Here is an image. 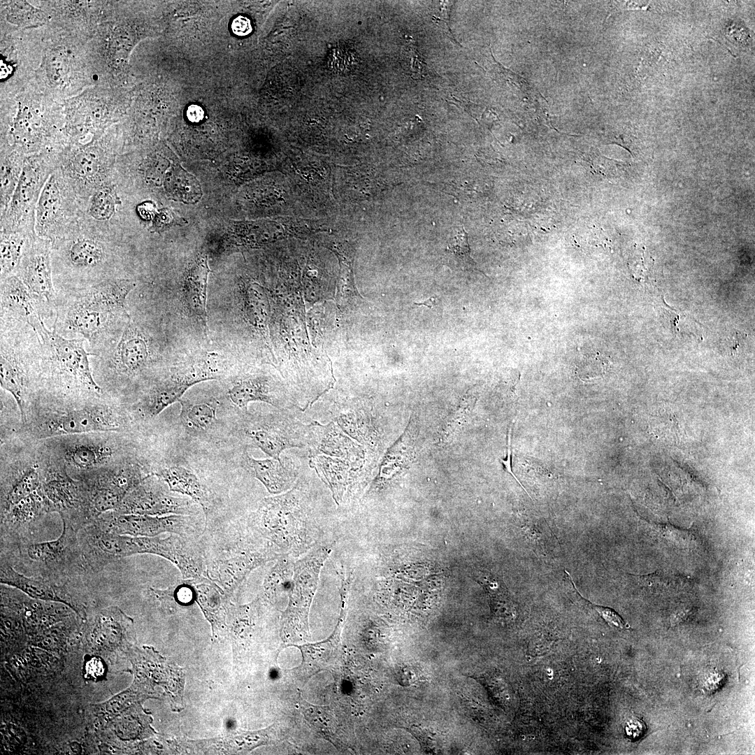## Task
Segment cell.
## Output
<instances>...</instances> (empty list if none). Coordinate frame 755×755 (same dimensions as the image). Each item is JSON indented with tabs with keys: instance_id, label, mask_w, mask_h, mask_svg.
I'll return each mask as SVG.
<instances>
[{
	"instance_id": "44dd1931",
	"label": "cell",
	"mask_w": 755,
	"mask_h": 755,
	"mask_svg": "<svg viewBox=\"0 0 755 755\" xmlns=\"http://www.w3.org/2000/svg\"><path fill=\"white\" fill-rule=\"evenodd\" d=\"M78 538L87 567L95 572L124 557L122 535L107 531L94 521L78 531Z\"/></svg>"
},
{
	"instance_id": "bcb514c9",
	"label": "cell",
	"mask_w": 755,
	"mask_h": 755,
	"mask_svg": "<svg viewBox=\"0 0 755 755\" xmlns=\"http://www.w3.org/2000/svg\"><path fill=\"white\" fill-rule=\"evenodd\" d=\"M187 116L192 122H199L203 120L204 112L198 105H191L187 110Z\"/></svg>"
},
{
	"instance_id": "f6af8a7d",
	"label": "cell",
	"mask_w": 755,
	"mask_h": 755,
	"mask_svg": "<svg viewBox=\"0 0 755 755\" xmlns=\"http://www.w3.org/2000/svg\"><path fill=\"white\" fill-rule=\"evenodd\" d=\"M745 340V335L741 333L735 332L731 337L727 340V347L731 352H735L741 347Z\"/></svg>"
},
{
	"instance_id": "5b68a950",
	"label": "cell",
	"mask_w": 755,
	"mask_h": 755,
	"mask_svg": "<svg viewBox=\"0 0 755 755\" xmlns=\"http://www.w3.org/2000/svg\"><path fill=\"white\" fill-rule=\"evenodd\" d=\"M82 204L75 191L57 168L46 181L35 213V233L53 243L79 224Z\"/></svg>"
},
{
	"instance_id": "60d3db41",
	"label": "cell",
	"mask_w": 755,
	"mask_h": 755,
	"mask_svg": "<svg viewBox=\"0 0 755 755\" xmlns=\"http://www.w3.org/2000/svg\"><path fill=\"white\" fill-rule=\"evenodd\" d=\"M408 73L413 79H420L425 75L426 64L412 44L405 49Z\"/></svg>"
},
{
	"instance_id": "484cf974",
	"label": "cell",
	"mask_w": 755,
	"mask_h": 755,
	"mask_svg": "<svg viewBox=\"0 0 755 755\" xmlns=\"http://www.w3.org/2000/svg\"><path fill=\"white\" fill-rule=\"evenodd\" d=\"M210 270L206 254H198L187 268L182 285V296L189 311L207 331L206 297Z\"/></svg>"
},
{
	"instance_id": "5bb4252c",
	"label": "cell",
	"mask_w": 755,
	"mask_h": 755,
	"mask_svg": "<svg viewBox=\"0 0 755 755\" xmlns=\"http://www.w3.org/2000/svg\"><path fill=\"white\" fill-rule=\"evenodd\" d=\"M228 396L231 403L244 412H247L249 403L254 401L277 408L299 410L289 389L271 375L263 373L238 379L229 389Z\"/></svg>"
},
{
	"instance_id": "ffe728a7",
	"label": "cell",
	"mask_w": 755,
	"mask_h": 755,
	"mask_svg": "<svg viewBox=\"0 0 755 755\" xmlns=\"http://www.w3.org/2000/svg\"><path fill=\"white\" fill-rule=\"evenodd\" d=\"M49 511L50 504L39 489L20 501L1 514V544L17 547L25 542V536L31 533L37 522Z\"/></svg>"
},
{
	"instance_id": "d6986e66",
	"label": "cell",
	"mask_w": 755,
	"mask_h": 755,
	"mask_svg": "<svg viewBox=\"0 0 755 755\" xmlns=\"http://www.w3.org/2000/svg\"><path fill=\"white\" fill-rule=\"evenodd\" d=\"M0 571L1 584L17 589L33 598L64 603L78 616L84 614L82 606L70 589L69 584L73 583L58 584L38 577H28L3 561Z\"/></svg>"
},
{
	"instance_id": "f546056e",
	"label": "cell",
	"mask_w": 755,
	"mask_h": 755,
	"mask_svg": "<svg viewBox=\"0 0 755 755\" xmlns=\"http://www.w3.org/2000/svg\"><path fill=\"white\" fill-rule=\"evenodd\" d=\"M194 383L182 372L161 382L148 396L144 411L147 416L153 417L165 408L178 401L185 392Z\"/></svg>"
},
{
	"instance_id": "277c9868",
	"label": "cell",
	"mask_w": 755,
	"mask_h": 755,
	"mask_svg": "<svg viewBox=\"0 0 755 755\" xmlns=\"http://www.w3.org/2000/svg\"><path fill=\"white\" fill-rule=\"evenodd\" d=\"M62 523V533L56 540L25 542L16 547L20 560L36 572V577L58 584L71 582V577L87 567L80 547L78 531L66 522Z\"/></svg>"
},
{
	"instance_id": "836d02e7",
	"label": "cell",
	"mask_w": 755,
	"mask_h": 755,
	"mask_svg": "<svg viewBox=\"0 0 755 755\" xmlns=\"http://www.w3.org/2000/svg\"><path fill=\"white\" fill-rule=\"evenodd\" d=\"M266 575L263 582V593L269 600L289 595L292 587L294 558L282 555Z\"/></svg>"
},
{
	"instance_id": "f907efd6",
	"label": "cell",
	"mask_w": 755,
	"mask_h": 755,
	"mask_svg": "<svg viewBox=\"0 0 755 755\" xmlns=\"http://www.w3.org/2000/svg\"><path fill=\"white\" fill-rule=\"evenodd\" d=\"M437 303H438V298L436 297V296H433V297H431L429 299H427L426 301H422L421 303H415V305H426V306L431 308H433V306H435Z\"/></svg>"
},
{
	"instance_id": "7dc6e473",
	"label": "cell",
	"mask_w": 755,
	"mask_h": 755,
	"mask_svg": "<svg viewBox=\"0 0 755 755\" xmlns=\"http://www.w3.org/2000/svg\"><path fill=\"white\" fill-rule=\"evenodd\" d=\"M645 729V726L641 720L633 719L628 724V733L631 736L638 737Z\"/></svg>"
},
{
	"instance_id": "e575fe53",
	"label": "cell",
	"mask_w": 755,
	"mask_h": 755,
	"mask_svg": "<svg viewBox=\"0 0 755 755\" xmlns=\"http://www.w3.org/2000/svg\"><path fill=\"white\" fill-rule=\"evenodd\" d=\"M24 156L15 151H3L1 156L0 212L3 215L13 197L22 172Z\"/></svg>"
},
{
	"instance_id": "ab89813d",
	"label": "cell",
	"mask_w": 755,
	"mask_h": 755,
	"mask_svg": "<svg viewBox=\"0 0 755 755\" xmlns=\"http://www.w3.org/2000/svg\"><path fill=\"white\" fill-rule=\"evenodd\" d=\"M493 59L494 63L491 65V70L489 71L493 78L499 82H504L521 91L525 92L530 89L528 83L521 76L505 69L496 62L494 58Z\"/></svg>"
},
{
	"instance_id": "ee69618b",
	"label": "cell",
	"mask_w": 755,
	"mask_h": 755,
	"mask_svg": "<svg viewBox=\"0 0 755 755\" xmlns=\"http://www.w3.org/2000/svg\"><path fill=\"white\" fill-rule=\"evenodd\" d=\"M49 67L53 76L57 77L58 74L65 70V62L59 55H52L50 58Z\"/></svg>"
},
{
	"instance_id": "74e56055",
	"label": "cell",
	"mask_w": 755,
	"mask_h": 755,
	"mask_svg": "<svg viewBox=\"0 0 755 755\" xmlns=\"http://www.w3.org/2000/svg\"><path fill=\"white\" fill-rule=\"evenodd\" d=\"M447 252L459 266L464 268L474 267L475 263L470 254L468 235L463 226L454 230L450 239Z\"/></svg>"
},
{
	"instance_id": "8d00e7d4",
	"label": "cell",
	"mask_w": 755,
	"mask_h": 755,
	"mask_svg": "<svg viewBox=\"0 0 755 755\" xmlns=\"http://www.w3.org/2000/svg\"><path fill=\"white\" fill-rule=\"evenodd\" d=\"M110 452L102 447L90 445H76L71 447L66 453L70 463L74 466L86 468L92 467L105 458L108 457Z\"/></svg>"
},
{
	"instance_id": "7402d4cb",
	"label": "cell",
	"mask_w": 755,
	"mask_h": 755,
	"mask_svg": "<svg viewBox=\"0 0 755 755\" xmlns=\"http://www.w3.org/2000/svg\"><path fill=\"white\" fill-rule=\"evenodd\" d=\"M36 296L16 275L1 280V308L15 318L27 322L41 342L47 329L36 308Z\"/></svg>"
},
{
	"instance_id": "8fae6325",
	"label": "cell",
	"mask_w": 755,
	"mask_h": 755,
	"mask_svg": "<svg viewBox=\"0 0 755 755\" xmlns=\"http://www.w3.org/2000/svg\"><path fill=\"white\" fill-rule=\"evenodd\" d=\"M94 522L107 531L135 537H154L166 532L189 537L199 529L193 515L152 516L110 512L99 516Z\"/></svg>"
},
{
	"instance_id": "2e32d148",
	"label": "cell",
	"mask_w": 755,
	"mask_h": 755,
	"mask_svg": "<svg viewBox=\"0 0 755 755\" xmlns=\"http://www.w3.org/2000/svg\"><path fill=\"white\" fill-rule=\"evenodd\" d=\"M280 556L268 548L244 549L233 556L215 561L206 566V575L231 596L254 570Z\"/></svg>"
},
{
	"instance_id": "7c38bea8",
	"label": "cell",
	"mask_w": 755,
	"mask_h": 755,
	"mask_svg": "<svg viewBox=\"0 0 755 755\" xmlns=\"http://www.w3.org/2000/svg\"><path fill=\"white\" fill-rule=\"evenodd\" d=\"M159 484L137 485L131 490L115 509L120 514L152 516L169 515H194L196 504L189 497L175 496Z\"/></svg>"
},
{
	"instance_id": "30bf717a",
	"label": "cell",
	"mask_w": 755,
	"mask_h": 755,
	"mask_svg": "<svg viewBox=\"0 0 755 755\" xmlns=\"http://www.w3.org/2000/svg\"><path fill=\"white\" fill-rule=\"evenodd\" d=\"M124 557L137 554H151L173 563L183 579L202 576L205 562L199 547L189 537L171 533L168 537H143L123 535Z\"/></svg>"
},
{
	"instance_id": "c3c4849f",
	"label": "cell",
	"mask_w": 755,
	"mask_h": 755,
	"mask_svg": "<svg viewBox=\"0 0 755 755\" xmlns=\"http://www.w3.org/2000/svg\"><path fill=\"white\" fill-rule=\"evenodd\" d=\"M87 670L88 675L94 677H99L102 675L103 664L99 659H93L88 662Z\"/></svg>"
},
{
	"instance_id": "52a82bcc",
	"label": "cell",
	"mask_w": 755,
	"mask_h": 755,
	"mask_svg": "<svg viewBox=\"0 0 755 755\" xmlns=\"http://www.w3.org/2000/svg\"><path fill=\"white\" fill-rule=\"evenodd\" d=\"M299 410L280 408L271 416L250 418L243 429L245 437L271 458L281 461L280 454L291 447L308 448L310 424L296 414Z\"/></svg>"
},
{
	"instance_id": "6da1fadb",
	"label": "cell",
	"mask_w": 755,
	"mask_h": 755,
	"mask_svg": "<svg viewBox=\"0 0 755 755\" xmlns=\"http://www.w3.org/2000/svg\"><path fill=\"white\" fill-rule=\"evenodd\" d=\"M248 526L264 547L280 555L296 558L317 546L312 499L301 477L288 491L263 498L250 515Z\"/></svg>"
},
{
	"instance_id": "7a4b0ae2",
	"label": "cell",
	"mask_w": 755,
	"mask_h": 755,
	"mask_svg": "<svg viewBox=\"0 0 755 755\" xmlns=\"http://www.w3.org/2000/svg\"><path fill=\"white\" fill-rule=\"evenodd\" d=\"M135 286L132 280L115 279L90 287L68 307L64 321L66 329L92 343L97 342L120 319L129 318L126 300Z\"/></svg>"
},
{
	"instance_id": "4316f807",
	"label": "cell",
	"mask_w": 755,
	"mask_h": 755,
	"mask_svg": "<svg viewBox=\"0 0 755 755\" xmlns=\"http://www.w3.org/2000/svg\"><path fill=\"white\" fill-rule=\"evenodd\" d=\"M245 461L247 468L272 494L288 491L299 478V468L292 460L285 463L273 458L256 459L246 454Z\"/></svg>"
},
{
	"instance_id": "d590c367",
	"label": "cell",
	"mask_w": 755,
	"mask_h": 755,
	"mask_svg": "<svg viewBox=\"0 0 755 755\" xmlns=\"http://www.w3.org/2000/svg\"><path fill=\"white\" fill-rule=\"evenodd\" d=\"M39 485V475L34 469L27 470L15 477L2 494L1 514L38 490Z\"/></svg>"
},
{
	"instance_id": "ac0fdd59",
	"label": "cell",
	"mask_w": 755,
	"mask_h": 755,
	"mask_svg": "<svg viewBox=\"0 0 755 755\" xmlns=\"http://www.w3.org/2000/svg\"><path fill=\"white\" fill-rule=\"evenodd\" d=\"M310 440L308 447L311 457L324 454L347 461L359 472L362 466L364 452L362 447L354 442L333 422L321 424L312 420L310 423Z\"/></svg>"
},
{
	"instance_id": "9c48e42d",
	"label": "cell",
	"mask_w": 755,
	"mask_h": 755,
	"mask_svg": "<svg viewBox=\"0 0 755 755\" xmlns=\"http://www.w3.org/2000/svg\"><path fill=\"white\" fill-rule=\"evenodd\" d=\"M332 551L331 544L317 545L294 563L289 603L284 628L299 631L307 621L310 602L319 584L321 570Z\"/></svg>"
},
{
	"instance_id": "cb8c5ba5",
	"label": "cell",
	"mask_w": 755,
	"mask_h": 755,
	"mask_svg": "<svg viewBox=\"0 0 755 755\" xmlns=\"http://www.w3.org/2000/svg\"><path fill=\"white\" fill-rule=\"evenodd\" d=\"M192 587L194 598L217 636L226 635L231 601L229 596L213 581L203 576L185 579Z\"/></svg>"
},
{
	"instance_id": "816d5d0a",
	"label": "cell",
	"mask_w": 755,
	"mask_h": 755,
	"mask_svg": "<svg viewBox=\"0 0 755 755\" xmlns=\"http://www.w3.org/2000/svg\"><path fill=\"white\" fill-rule=\"evenodd\" d=\"M185 373V372H184ZM186 374V373H185ZM187 375V374H186ZM188 376V375H187ZM189 377V376H188ZM191 379V378H190ZM192 380V379H191ZM193 381V380H192ZM194 382V381H193ZM195 383V382H194Z\"/></svg>"
},
{
	"instance_id": "83f0119b",
	"label": "cell",
	"mask_w": 755,
	"mask_h": 755,
	"mask_svg": "<svg viewBox=\"0 0 755 755\" xmlns=\"http://www.w3.org/2000/svg\"><path fill=\"white\" fill-rule=\"evenodd\" d=\"M149 357L148 343L143 332L129 324L115 350V361L118 369L134 373L143 368Z\"/></svg>"
},
{
	"instance_id": "e0dca14e",
	"label": "cell",
	"mask_w": 755,
	"mask_h": 755,
	"mask_svg": "<svg viewBox=\"0 0 755 755\" xmlns=\"http://www.w3.org/2000/svg\"><path fill=\"white\" fill-rule=\"evenodd\" d=\"M123 201L113 180L94 191L82 209L80 224L94 231L117 238Z\"/></svg>"
},
{
	"instance_id": "603a6c76",
	"label": "cell",
	"mask_w": 755,
	"mask_h": 755,
	"mask_svg": "<svg viewBox=\"0 0 755 755\" xmlns=\"http://www.w3.org/2000/svg\"><path fill=\"white\" fill-rule=\"evenodd\" d=\"M309 466L328 487L336 503L345 504L354 490L359 476L347 461L324 454L310 457Z\"/></svg>"
},
{
	"instance_id": "9a60e30c",
	"label": "cell",
	"mask_w": 755,
	"mask_h": 755,
	"mask_svg": "<svg viewBox=\"0 0 755 755\" xmlns=\"http://www.w3.org/2000/svg\"><path fill=\"white\" fill-rule=\"evenodd\" d=\"M51 252V242L34 235L14 273L34 294L49 302L55 299Z\"/></svg>"
},
{
	"instance_id": "d4e9b609",
	"label": "cell",
	"mask_w": 755,
	"mask_h": 755,
	"mask_svg": "<svg viewBox=\"0 0 755 755\" xmlns=\"http://www.w3.org/2000/svg\"><path fill=\"white\" fill-rule=\"evenodd\" d=\"M118 424L99 408L71 410L47 424L46 436L115 431Z\"/></svg>"
},
{
	"instance_id": "4dcf8cb0",
	"label": "cell",
	"mask_w": 755,
	"mask_h": 755,
	"mask_svg": "<svg viewBox=\"0 0 755 755\" xmlns=\"http://www.w3.org/2000/svg\"><path fill=\"white\" fill-rule=\"evenodd\" d=\"M180 417L189 430L196 432L210 429L217 419L219 402L215 398L191 401L180 398Z\"/></svg>"
},
{
	"instance_id": "3957f363",
	"label": "cell",
	"mask_w": 755,
	"mask_h": 755,
	"mask_svg": "<svg viewBox=\"0 0 755 755\" xmlns=\"http://www.w3.org/2000/svg\"><path fill=\"white\" fill-rule=\"evenodd\" d=\"M117 238L82 224L52 243V266L68 275H106L113 269Z\"/></svg>"
},
{
	"instance_id": "1f68e13d",
	"label": "cell",
	"mask_w": 755,
	"mask_h": 755,
	"mask_svg": "<svg viewBox=\"0 0 755 755\" xmlns=\"http://www.w3.org/2000/svg\"><path fill=\"white\" fill-rule=\"evenodd\" d=\"M0 383L1 388L10 392L14 397L20 412L21 419L24 421V378L15 355L11 350L6 348L2 343H1Z\"/></svg>"
},
{
	"instance_id": "f35d334b",
	"label": "cell",
	"mask_w": 755,
	"mask_h": 755,
	"mask_svg": "<svg viewBox=\"0 0 755 755\" xmlns=\"http://www.w3.org/2000/svg\"><path fill=\"white\" fill-rule=\"evenodd\" d=\"M608 362L601 356H589L584 359L577 368L579 378L584 381L599 379L607 373Z\"/></svg>"
},
{
	"instance_id": "681fc988",
	"label": "cell",
	"mask_w": 755,
	"mask_h": 755,
	"mask_svg": "<svg viewBox=\"0 0 755 755\" xmlns=\"http://www.w3.org/2000/svg\"><path fill=\"white\" fill-rule=\"evenodd\" d=\"M510 445H511V443H510V435H509L508 436V454H507V458H506L507 459L501 460V462H502L503 465L504 466V468H505V470L508 471L510 474H511V475L517 481V482L526 491L525 488L522 486V483H520L519 480L517 478V477L515 475V474L512 471V468H511V446H510Z\"/></svg>"
},
{
	"instance_id": "f1b7e54d",
	"label": "cell",
	"mask_w": 755,
	"mask_h": 755,
	"mask_svg": "<svg viewBox=\"0 0 755 755\" xmlns=\"http://www.w3.org/2000/svg\"><path fill=\"white\" fill-rule=\"evenodd\" d=\"M154 475L165 482L171 491L189 497L200 505L207 517L211 506L210 497L206 487L193 473L182 466H171Z\"/></svg>"
},
{
	"instance_id": "d6a6232c",
	"label": "cell",
	"mask_w": 755,
	"mask_h": 755,
	"mask_svg": "<svg viewBox=\"0 0 755 755\" xmlns=\"http://www.w3.org/2000/svg\"><path fill=\"white\" fill-rule=\"evenodd\" d=\"M35 234L0 231L1 280L15 273L29 239Z\"/></svg>"
},
{
	"instance_id": "8992f818",
	"label": "cell",
	"mask_w": 755,
	"mask_h": 755,
	"mask_svg": "<svg viewBox=\"0 0 755 755\" xmlns=\"http://www.w3.org/2000/svg\"><path fill=\"white\" fill-rule=\"evenodd\" d=\"M58 156L45 152L25 157L22 172L5 213L0 217V231L35 234V213L42 189L57 168Z\"/></svg>"
},
{
	"instance_id": "ba28073f",
	"label": "cell",
	"mask_w": 755,
	"mask_h": 755,
	"mask_svg": "<svg viewBox=\"0 0 755 755\" xmlns=\"http://www.w3.org/2000/svg\"><path fill=\"white\" fill-rule=\"evenodd\" d=\"M115 156L108 145L80 148L58 157L57 167L82 204L92 193L114 180Z\"/></svg>"
},
{
	"instance_id": "4fadbf2b",
	"label": "cell",
	"mask_w": 755,
	"mask_h": 755,
	"mask_svg": "<svg viewBox=\"0 0 755 755\" xmlns=\"http://www.w3.org/2000/svg\"><path fill=\"white\" fill-rule=\"evenodd\" d=\"M41 343L61 373L89 391L101 392L92 377L82 339H68L55 329H47Z\"/></svg>"
},
{
	"instance_id": "7bdbcfd3",
	"label": "cell",
	"mask_w": 755,
	"mask_h": 755,
	"mask_svg": "<svg viewBox=\"0 0 755 755\" xmlns=\"http://www.w3.org/2000/svg\"><path fill=\"white\" fill-rule=\"evenodd\" d=\"M231 29L237 36H246L252 31L250 20L246 17L238 16L233 20Z\"/></svg>"
},
{
	"instance_id": "b9f144b4",
	"label": "cell",
	"mask_w": 755,
	"mask_h": 755,
	"mask_svg": "<svg viewBox=\"0 0 755 755\" xmlns=\"http://www.w3.org/2000/svg\"><path fill=\"white\" fill-rule=\"evenodd\" d=\"M584 601L608 624L611 627L617 629H624L627 624L623 619L614 610L603 606L594 605L587 601Z\"/></svg>"
}]
</instances>
